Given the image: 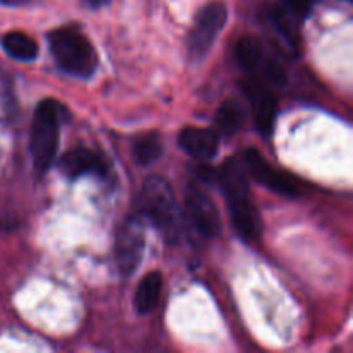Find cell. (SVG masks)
<instances>
[{
    "label": "cell",
    "instance_id": "cell-1",
    "mask_svg": "<svg viewBox=\"0 0 353 353\" xmlns=\"http://www.w3.org/2000/svg\"><path fill=\"white\" fill-rule=\"evenodd\" d=\"M216 179L226 196L231 221L238 234L247 241H257L262 233V221L257 207L250 199L247 168L243 161L230 159L216 172Z\"/></svg>",
    "mask_w": 353,
    "mask_h": 353
},
{
    "label": "cell",
    "instance_id": "cell-2",
    "mask_svg": "<svg viewBox=\"0 0 353 353\" xmlns=\"http://www.w3.org/2000/svg\"><path fill=\"white\" fill-rule=\"evenodd\" d=\"M140 212L162 233L168 243H178L183 234V217L168 179L150 176L140 195Z\"/></svg>",
    "mask_w": 353,
    "mask_h": 353
},
{
    "label": "cell",
    "instance_id": "cell-3",
    "mask_svg": "<svg viewBox=\"0 0 353 353\" xmlns=\"http://www.w3.org/2000/svg\"><path fill=\"white\" fill-rule=\"evenodd\" d=\"M52 55L62 71L76 78H92L99 55L88 38L76 28H61L48 34Z\"/></svg>",
    "mask_w": 353,
    "mask_h": 353
},
{
    "label": "cell",
    "instance_id": "cell-4",
    "mask_svg": "<svg viewBox=\"0 0 353 353\" xmlns=\"http://www.w3.org/2000/svg\"><path fill=\"white\" fill-rule=\"evenodd\" d=\"M64 117V107L54 99L38 103L31 123L30 150L34 169L45 172L55 161L59 150V131Z\"/></svg>",
    "mask_w": 353,
    "mask_h": 353
},
{
    "label": "cell",
    "instance_id": "cell-5",
    "mask_svg": "<svg viewBox=\"0 0 353 353\" xmlns=\"http://www.w3.org/2000/svg\"><path fill=\"white\" fill-rule=\"evenodd\" d=\"M226 21L228 7L221 0L205 3L196 12L193 26L188 33V55L192 61H202L209 54Z\"/></svg>",
    "mask_w": 353,
    "mask_h": 353
},
{
    "label": "cell",
    "instance_id": "cell-6",
    "mask_svg": "<svg viewBox=\"0 0 353 353\" xmlns=\"http://www.w3.org/2000/svg\"><path fill=\"white\" fill-rule=\"evenodd\" d=\"M145 252V231L140 216H133L119 228L116 240V264L123 276L133 274Z\"/></svg>",
    "mask_w": 353,
    "mask_h": 353
},
{
    "label": "cell",
    "instance_id": "cell-7",
    "mask_svg": "<svg viewBox=\"0 0 353 353\" xmlns=\"http://www.w3.org/2000/svg\"><path fill=\"white\" fill-rule=\"evenodd\" d=\"M245 95L252 105L254 112L255 126L259 128L264 137L272 134L276 124V114H278V100L276 95L271 92L265 81L261 78H248L241 81Z\"/></svg>",
    "mask_w": 353,
    "mask_h": 353
},
{
    "label": "cell",
    "instance_id": "cell-8",
    "mask_svg": "<svg viewBox=\"0 0 353 353\" xmlns=\"http://www.w3.org/2000/svg\"><path fill=\"white\" fill-rule=\"evenodd\" d=\"M243 164L247 168L248 174H252V178L257 183H261L262 186H265L268 190H272L276 193H281L286 196H296L299 195V185L293 178H290L286 172L279 171V169L272 168L264 157H262L261 152L254 150V148H248L243 154Z\"/></svg>",
    "mask_w": 353,
    "mask_h": 353
},
{
    "label": "cell",
    "instance_id": "cell-9",
    "mask_svg": "<svg viewBox=\"0 0 353 353\" xmlns=\"http://www.w3.org/2000/svg\"><path fill=\"white\" fill-rule=\"evenodd\" d=\"M186 212L200 234L207 238L217 236L221 231V217L212 199L199 185H190L185 195Z\"/></svg>",
    "mask_w": 353,
    "mask_h": 353
},
{
    "label": "cell",
    "instance_id": "cell-10",
    "mask_svg": "<svg viewBox=\"0 0 353 353\" xmlns=\"http://www.w3.org/2000/svg\"><path fill=\"white\" fill-rule=\"evenodd\" d=\"M59 169L62 174L69 179H78L86 174L105 176L107 174V162L105 159L100 157L95 152L88 148H72L65 152L59 161Z\"/></svg>",
    "mask_w": 353,
    "mask_h": 353
},
{
    "label": "cell",
    "instance_id": "cell-11",
    "mask_svg": "<svg viewBox=\"0 0 353 353\" xmlns=\"http://www.w3.org/2000/svg\"><path fill=\"white\" fill-rule=\"evenodd\" d=\"M179 147L192 157L200 161H209L217 154L219 148V137L216 131L205 128H185L179 133Z\"/></svg>",
    "mask_w": 353,
    "mask_h": 353
},
{
    "label": "cell",
    "instance_id": "cell-12",
    "mask_svg": "<svg viewBox=\"0 0 353 353\" xmlns=\"http://www.w3.org/2000/svg\"><path fill=\"white\" fill-rule=\"evenodd\" d=\"M236 59L238 64L245 69V71L252 72V74H261L262 69L265 68L268 61L271 59V54L268 48L262 45V41L257 37H241L236 43Z\"/></svg>",
    "mask_w": 353,
    "mask_h": 353
},
{
    "label": "cell",
    "instance_id": "cell-13",
    "mask_svg": "<svg viewBox=\"0 0 353 353\" xmlns=\"http://www.w3.org/2000/svg\"><path fill=\"white\" fill-rule=\"evenodd\" d=\"M162 293V276L161 272L152 271L145 276L138 285L134 293V309L140 314H148L157 307Z\"/></svg>",
    "mask_w": 353,
    "mask_h": 353
},
{
    "label": "cell",
    "instance_id": "cell-14",
    "mask_svg": "<svg viewBox=\"0 0 353 353\" xmlns=\"http://www.w3.org/2000/svg\"><path fill=\"white\" fill-rule=\"evenodd\" d=\"M2 47L17 61H33L38 55L37 41L21 31H9L2 37Z\"/></svg>",
    "mask_w": 353,
    "mask_h": 353
},
{
    "label": "cell",
    "instance_id": "cell-15",
    "mask_svg": "<svg viewBox=\"0 0 353 353\" xmlns=\"http://www.w3.org/2000/svg\"><path fill=\"white\" fill-rule=\"evenodd\" d=\"M245 123V109L238 100H226L216 114V124L219 133L234 134Z\"/></svg>",
    "mask_w": 353,
    "mask_h": 353
},
{
    "label": "cell",
    "instance_id": "cell-16",
    "mask_svg": "<svg viewBox=\"0 0 353 353\" xmlns=\"http://www.w3.org/2000/svg\"><path fill=\"white\" fill-rule=\"evenodd\" d=\"M133 154L141 165L154 164L162 154V141L161 138H159V134L150 133L138 138V140L134 141Z\"/></svg>",
    "mask_w": 353,
    "mask_h": 353
},
{
    "label": "cell",
    "instance_id": "cell-17",
    "mask_svg": "<svg viewBox=\"0 0 353 353\" xmlns=\"http://www.w3.org/2000/svg\"><path fill=\"white\" fill-rule=\"evenodd\" d=\"M278 2L300 21L305 19L312 9V0H278Z\"/></svg>",
    "mask_w": 353,
    "mask_h": 353
},
{
    "label": "cell",
    "instance_id": "cell-18",
    "mask_svg": "<svg viewBox=\"0 0 353 353\" xmlns=\"http://www.w3.org/2000/svg\"><path fill=\"white\" fill-rule=\"evenodd\" d=\"M0 2L6 3V6L16 7V6H23V3H26L28 0H0Z\"/></svg>",
    "mask_w": 353,
    "mask_h": 353
},
{
    "label": "cell",
    "instance_id": "cell-19",
    "mask_svg": "<svg viewBox=\"0 0 353 353\" xmlns=\"http://www.w3.org/2000/svg\"><path fill=\"white\" fill-rule=\"evenodd\" d=\"M85 2L92 7H102V6H105L109 0H85Z\"/></svg>",
    "mask_w": 353,
    "mask_h": 353
}]
</instances>
